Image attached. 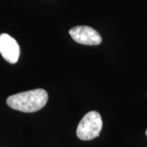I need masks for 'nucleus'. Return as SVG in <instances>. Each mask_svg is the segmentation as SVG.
Instances as JSON below:
<instances>
[{"label":"nucleus","instance_id":"3","mask_svg":"<svg viewBox=\"0 0 147 147\" xmlns=\"http://www.w3.org/2000/svg\"><path fill=\"white\" fill-rule=\"evenodd\" d=\"M69 33L75 42L84 45H98L102 40L98 32L92 27L86 26L74 27Z\"/></svg>","mask_w":147,"mask_h":147},{"label":"nucleus","instance_id":"5","mask_svg":"<svg viewBox=\"0 0 147 147\" xmlns=\"http://www.w3.org/2000/svg\"><path fill=\"white\" fill-rule=\"evenodd\" d=\"M146 136H147V129H146Z\"/></svg>","mask_w":147,"mask_h":147},{"label":"nucleus","instance_id":"2","mask_svg":"<svg viewBox=\"0 0 147 147\" xmlns=\"http://www.w3.org/2000/svg\"><path fill=\"white\" fill-rule=\"evenodd\" d=\"M102 128V119L96 111L87 113L79 122L76 134L82 141H90L99 137Z\"/></svg>","mask_w":147,"mask_h":147},{"label":"nucleus","instance_id":"1","mask_svg":"<svg viewBox=\"0 0 147 147\" xmlns=\"http://www.w3.org/2000/svg\"><path fill=\"white\" fill-rule=\"evenodd\" d=\"M47 100V92L42 88H37L11 95L7 99V104L13 110L33 113L44 107Z\"/></svg>","mask_w":147,"mask_h":147},{"label":"nucleus","instance_id":"4","mask_svg":"<svg viewBox=\"0 0 147 147\" xmlns=\"http://www.w3.org/2000/svg\"><path fill=\"white\" fill-rule=\"evenodd\" d=\"M0 53L7 62L16 63L20 56V47L16 39L7 34H0Z\"/></svg>","mask_w":147,"mask_h":147}]
</instances>
